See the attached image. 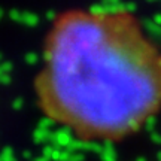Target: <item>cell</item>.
<instances>
[{"label":"cell","instance_id":"6da1fadb","mask_svg":"<svg viewBox=\"0 0 161 161\" xmlns=\"http://www.w3.org/2000/svg\"><path fill=\"white\" fill-rule=\"evenodd\" d=\"M35 94L80 140H124L161 110V51L127 9L64 11L43 40Z\"/></svg>","mask_w":161,"mask_h":161}]
</instances>
